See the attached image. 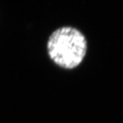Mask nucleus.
<instances>
[{"label": "nucleus", "mask_w": 123, "mask_h": 123, "mask_svg": "<svg viewBox=\"0 0 123 123\" xmlns=\"http://www.w3.org/2000/svg\"><path fill=\"white\" fill-rule=\"evenodd\" d=\"M88 50L84 34L74 27L63 26L53 31L47 42L49 59L58 67L72 70L84 61Z\"/></svg>", "instance_id": "obj_1"}]
</instances>
